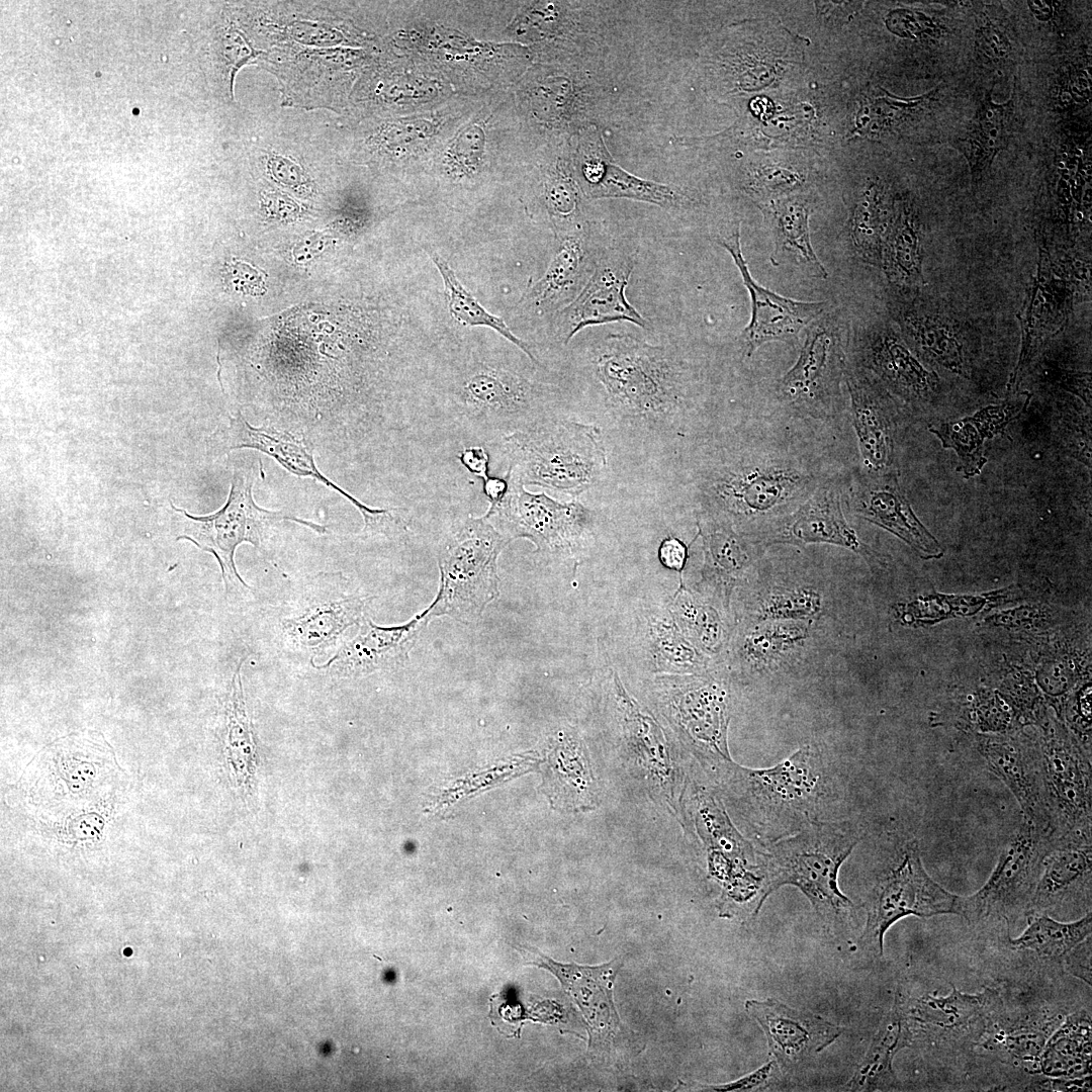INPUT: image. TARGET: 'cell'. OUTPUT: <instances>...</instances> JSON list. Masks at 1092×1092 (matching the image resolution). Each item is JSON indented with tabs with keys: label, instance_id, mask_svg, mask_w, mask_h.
I'll list each match as a JSON object with an SVG mask.
<instances>
[{
	"label": "cell",
	"instance_id": "obj_1",
	"mask_svg": "<svg viewBox=\"0 0 1092 1092\" xmlns=\"http://www.w3.org/2000/svg\"><path fill=\"white\" fill-rule=\"evenodd\" d=\"M125 771L103 734L74 732L42 747L14 786L18 800L39 818L80 814L111 799Z\"/></svg>",
	"mask_w": 1092,
	"mask_h": 1092
},
{
	"label": "cell",
	"instance_id": "obj_2",
	"mask_svg": "<svg viewBox=\"0 0 1092 1092\" xmlns=\"http://www.w3.org/2000/svg\"><path fill=\"white\" fill-rule=\"evenodd\" d=\"M859 840L858 830L849 821L814 820L793 834L769 841L760 853L765 899L791 885L807 897L823 921L843 922L853 904L838 887V873Z\"/></svg>",
	"mask_w": 1092,
	"mask_h": 1092
},
{
	"label": "cell",
	"instance_id": "obj_3",
	"mask_svg": "<svg viewBox=\"0 0 1092 1092\" xmlns=\"http://www.w3.org/2000/svg\"><path fill=\"white\" fill-rule=\"evenodd\" d=\"M536 382L499 364L472 362L456 375L441 422L466 439L498 442L553 417Z\"/></svg>",
	"mask_w": 1092,
	"mask_h": 1092
},
{
	"label": "cell",
	"instance_id": "obj_4",
	"mask_svg": "<svg viewBox=\"0 0 1092 1092\" xmlns=\"http://www.w3.org/2000/svg\"><path fill=\"white\" fill-rule=\"evenodd\" d=\"M719 775L742 815L769 841L793 834L815 820L822 790V760L811 745L770 767L748 768L731 761Z\"/></svg>",
	"mask_w": 1092,
	"mask_h": 1092
},
{
	"label": "cell",
	"instance_id": "obj_5",
	"mask_svg": "<svg viewBox=\"0 0 1092 1092\" xmlns=\"http://www.w3.org/2000/svg\"><path fill=\"white\" fill-rule=\"evenodd\" d=\"M594 372L620 418L662 422L684 403L681 374L670 353L631 335H608L597 349Z\"/></svg>",
	"mask_w": 1092,
	"mask_h": 1092
},
{
	"label": "cell",
	"instance_id": "obj_6",
	"mask_svg": "<svg viewBox=\"0 0 1092 1092\" xmlns=\"http://www.w3.org/2000/svg\"><path fill=\"white\" fill-rule=\"evenodd\" d=\"M498 443L511 476L573 497L595 484L607 465L600 430L570 420L551 418Z\"/></svg>",
	"mask_w": 1092,
	"mask_h": 1092
},
{
	"label": "cell",
	"instance_id": "obj_7",
	"mask_svg": "<svg viewBox=\"0 0 1092 1092\" xmlns=\"http://www.w3.org/2000/svg\"><path fill=\"white\" fill-rule=\"evenodd\" d=\"M510 542L483 516H469L452 532L438 555L440 586L427 608L431 621L448 616L476 622L499 596L497 558Z\"/></svg>",
	"mask_w": 1092,
	"mask_h": 1092
},
{
	"label": "cell",
	"instance_id": "obj_8",
	"mask_svg": "<svg viewBox=\"0 0 1092 1092\" xmlns=\"http://www.w3.org/2000/svg\"><path fill=\"white\" fill-rule=\"evenodd\" d=\"M254 482V467L235 468L225 504L209 515L193 516L171 504L182 523V531L176 539L188 540L214 556L225 592L240 585L250 588L235 563V553L241 544L249 543L263 555L266 554L265 546L272 527L283 521L298 523L317 534L327 531L324 525L259 507L253 497Z\"/></svg>",
	"mask_w": 1092,
	"mask_h": 1092
},
{
	"label": "cell",
	"instance_id": "obj_9",
	"mask_svg": "<svg viewBox=\"0 0 1092 1092\" xmlns=\"http://www.w3.org/2000/svg\"><path fill=\"white\" fill-rule=\"evenodd\" d=\"M813 477L785 462H734L720 465L702 481L709 514L730 525L784 517L815 489Z\"/></svg>",
	"mask_w": 1092,
	"mask_h": 1092
},
{
	"label": "cell",
	"instance_id": "obj_10",
	"mask_svg": "<svg viewBox=\"0 0 1092 1092\" xmlns=\"http://www.w3.org/2000/svg\"><path fill=\"white\" fill-rule=\"evenodd\" d=\"M661 714L704 764L718 772L732 761L727 743L729 692L724 680L707 671L663 674L654 681Z\"/></svg>",
	"mask_w": 1092,
	"mask_h": 1092
},
{
	"label": "cell",
	"instance_id": "obj_11",
	"mask_svg": "<svg viewBox=\"0 0 1092 1092\" xmlns=\"http://www.w3.org/2000/svg\"><path fill=\"white\" fill-rule=\"evenodd\" d=\"M961 896L936 883L924 869L917 841L902 848L898 860L877 880L864 902L867 921L860 944L882 956L888 929L907 916L959 915Z\"/></svg>",
	"mask_w": 1092,
	"mask_h": 1092
},
{
	"label": "cell",
	"instance_id": "obj_12",
	"mask_svg": "<svg viewBox=\"0 0 1092 1092\" xmlns=\"http://www.w3.org/2000/svg\"><path fill=\"white\" fill-rule=\"evenodd\" d=\"M1055 844L1049 833L1023 820L983 887L971 896L961 897L959 916L974 924L1003 920L1007 925L1028 918L1043 858Z\"/></svg>",
	"mask_w": 1092,
	"mask_h": 1092
},
{
	"label": "cell",
	"instance_id": "obj_13",
	"mask_svg": "<svg viewBox=\"0 0 1092 1092\" xmlns=\"http://www.w3.org/2000/svg\"><path fill=\"white\" fill-rule=\"evenodd\" d=\"M509 489L483 515L510 541L525 538L537 552L568 557L582 547L592 524V513L579 502L560 503L547 494L533 493L507 471Z\"/></svg>",
	"mask_w": 1092,
	"mask_h": 1092
},
{
	"label": "cell",
	"instance_id": "obj_14",
	"mask_svg": "<svg viewBox=\"0 0 1092 1092\" xmlns=\"http://www.w3.org/2000/svg\"><path fill=\"white\" fill-rule=\"evenodd\" d=\"M1038 738L1057 842L1091 840V752L1053 718Z\"/></svg>",
	"mask_w": 1092,
	"mask_h": 1092
},
{
	"label": "cell",
	"instance_id": "obj_15",
	"mask_svg": "<svg viewBox=\"0 0 1092 1092\" xmlns=\"http://www.w3.org/2000/svg\"><path fill=\"white\" fill-rule=\"evenodd\" d=\"M846 363L843 330L835 313L823 312L806 328V339L794 366L779 383L781 397L814 419L834 415Z\"/></svg>",
	"mask_w": 1092,
	"mask_h": 1092
},
{
	"label": "cell",
	"instance_id": "obj_16",
	"mask_svg": "<svg viewBox=\"0 0 1092 1092\" xmlns=\"http://www.w3.org/2000/svg\"><path fill=\"white\" fill-rule=\"evenodd\" d=\"M1001 1007L999 993L991 988L977 994L952 991L942 997L914 996L899 990L893 1009L899 1015L907 1046L959 1044L979 1040Z\"/></svg>",
	"mask_w": 1092,
	"mask_h": 1092
},
{
	"label": "cell",
	"instance_id": "obj_17",
	"mask_svg": "<svg viewBox=\"0 0 1092 1092\" xmlns=\"http://www.w3.org/2000/svg\"><path fill=\"white\" fill-rule=\"evenodd\" d=\"M1071 261L1056 259L1038 248L1036 273L1020 311L1022 344L1017 365L1008 383L1014 392L1043 345L1065 327L1080 281L1087 274L1072 272Z\"/></svg>",
	"mask_w": 1092,
	"mask_h": 1092
},
{
	"label": "cell",
	"instance_id": "obj_18",
	"mask_svg": "<svg viewBox=\"0 0 1092 1092\" xmlns=\"http://www.w3.org/2000/svg\"><path fill=\"white\" fill-rule=\"evenodd\" d=\"M612 696L630 761L654 800L672 811L674 816L682 815L681 772L661 727L627 693L616 672L612 679Z\"/></svg>",
	"mask_w": 1092,
	"mask_h": 1092
},
{
	"label": "cell",
	"instance_id": "obj_19",
	"mask_svg": "<svg viewBox=\"0 0 1092 1092\" xmlns=\"http://www.w3.org/2000/svg\"><path fill=\"white\" fill-rule=\"evenodd\" d=\"M524 950L531 956L528 964L551 972L581 1010L588 1026L590 1054L607 1055L630 1046L632 1035L622 1024L613 999L622 958L590 967L561 964L534 948L524 947Z\"/></svg>",
	"mask_w": 1092,
	"mask_h": 1092
},
{
	"label": "cell",
	"instance_id": "obj_20",
	"mask_svg": "<svg viewBox=\"0 0 1092 1092\" xmlns=\"http://www.w3.org/2000/svg\"><path fill=\"white\" fill-rule=\"evenodd\" d=\"M976 748L1015 797L1023 820L1055 839L1038 739L1011 732L977 733Z\"/></svg>",
	"mask_w": 1092,
	"mask_h": 1092
},
{
	"label": "cell",
	"instance_id": "obj_21",
	"mask_svg": "<svg viewBox=\"0 0 1092 1092\" xmlns=\"http://www.w3.org/2000/svg\"><path fill=\"white\" fill-rule=\"evenodd\" d=\"M719 243L731 255L750 296L751 317L740 336L747 357L765 343L796 339L803 329L824 312V301H800L785 297L752 278L743 257L739 226Z\"/></svg>",
	"mask_w": 1092,
	"mask_h": 1092
},
{
	"label": "cell",
	"instance_id": "obj_22",
	"mask_svg": "<svg viewBox=\"0 0 1092 1092\" xmlns=\"http://www.w3.org/2000/svg\"><path fill=\"white\" fill-rule=\"evenodd\" d=\"M224 448L254 449L276 460L292 474L310 477L346 497L361 514L364 534H375L384 530L391 521L389 508H372L348 493L330 480L317 468L311 445L305 439L274 427L251 425L241 414L230 419L224 432Z\"/></svg>",
	"mask_w": 1092,
	"mask_h": 1092
},
{
	"label": "cell",
	"instance_id": "obj_23",
	"mask_svg": "<svg viewBox=\"0 0 1092 1092\" xmlns=\"http://www.w3.org/2000/svg\"><path fill=\"white\" fill-rule=\"evenodd\" d=\"M745 1009L763 1029L770 1055L784 1072H794L833 1043L843 1028L825 1018L769 998L747 1000Z\"/></svg>",
	"mask_w": 1092,
	"mask_h": 1092
},
{
	"label": "cell",
	"instance_id": "obj_24",
	"mask_svg": "<svg viewBox=\"0 0 1092 1092\" xmlns=\"http://www.w3.org/2000/svg\"><path fill=\"white\" fill-rule=\"evenodd\" d=\"M633 268L634 261L630 256L605 257L598 263L583 288L562 311L564 344L579 331L593 326L628 322L648 328V321L630 304L625 294Z\"/></svg>",
	"mask_w": 1092,
	"mask_h": 1092
},
{
	"label": "cell",
	"instance_id": "obj_25",
	"mask_svg": "<svg viewBox=\"0 0 1092 1092\" xmlns=\"http://www.w3.org/2000/svg\"><path fill=\"white\" fill-rule=\"evenodd\" d=\"M297 610L281 619V634L296 653L314 657L337 644L346 630L364 620L369 597L337 592L311 589Z\"/></svg>",
	"mask_w": 1092,
	"mask_h": 1092
},
{
	"label": "cell",
	"instance_id": "obj_26",
	"mask_svg": "<svg viewBox=\"0 0 1092 1092\" xmlns=\"http://www.w3.org/2000/svg\"><path fill=\"white\" fill-rule=\"evenodd\" d=\"M430 621L427 609L396 626H379L365 617L353 639L344 642L325 664L313 667L338 677H358L401 667Z\"/></svg>",
	"mask_w": 1092,
	"mask_h": 1092
},
{
	"label": "cell",
	"instance_id": "obj_27",
	"mask_svg": "<svg viewBox=\"0 0 1092 1092\" xmlns=\"http://www.w3.org/2000/svg\"><path fill=\"white\" fill-rule=\"evenodd\" d=\"M852 511L908 544L921 558H939L943 549L914 514L895 470L868 473L855 479Z\"/></svg>",
	"mask_w": 1092,
	"mask_h": 1092
},
{
	"label": "cell",
	"instance_id": "obj_28",
	"mask_svg": "<svg viewBox=\"0 0 1092 1092\" xmlns=\"http://www.w3.org/2000/svg\"><path fill=\"white\" fill-rule=\"evenodd\" d=\"M542 791L554 809L584 812L596 809L601 789L586 745L569 727L550 734L544 744Z\"/></svg>",
	"mask_w": 1092,
	"mask_h": 1092
},
{
	"label": "cell",
	"instance_id": "obj_29",
	"mask_svg": "<svg viewBox=\"0 0 1092 1092\" xmlns=\"http://www.w3.org/2000/svg\"><path fill=\"white\" fill-rule=\"evenodd\" d=\"M767 541L797 546L824 543L862 556L871 555L843 515L840 489L835 482L816 486L793 512L776 521Z\"/></svg>",
	"mask_w": 1092,
	"mask_h": 1092
},
{
	"label": "cell",
	"instance_id": "obj_30",
	"mask_svg": "<svg viewBox=\"0 0 1092 1092\" xmlns=\"http://www.w3.org/2000/svg\"><path fill=\"white\" fill-rule=\"evenodd\" d=\"M858 357L894 394L910 403L931 399L938 378L889 328L873 330L859 339Z\"/></svg>",
	"mask_w": 1092,
	"mask_h": 1092
},
{
	"label": "cell",
	"instance_id": "obj_31",
	"mask_svg": "<svg viewBox=\"0 0 1092 1092\" xmlns=\"http://www.w3.org/2000/svg\"><path fill=\"white\" fill-rule=\"evenodd\" d=\"M844 379L850 396L852 426L868 472L894 470L895 425L885 390L857 370L846 368Z\"/></svg>",
	"mask_w": 1092,
	"mask_h": 1092
},
{
	"label": "cell",
	"instance_id": "obj_32",
	"mask_svg": "<svg viewBox=\"0 0 1092 1092\" xmlns=\"http://www.w3.org/2000/svg\"><path fill=\"white\" fill-rule=\"evenodd\" d=\"M1091 880V840L1056 844L1043 858L1029 916L1055 913L1063 907L1079 903L1081 907L1090 908Z\"/></svg>",
	"mask_w": 1092,
	"mask_h": 1092
},
{
	"label": "cell",
	"instance_id": "obj_33",
	"mask_svg": "<svg viewBox=\"0 0 1092 1092\" xmlns=\"http://www.w3.org/2000/svg\"><path fill=\"white\" fill-rule=\"evenodd\" d=\"M1029 399L1028 393L1009 397L999 404L985 406L973 416L932 427L930 432L936 435L943 448L957 453L958 469L966 477H972L980 474L987 463L985 442L1003 433L1024 412Z\"/></svg>",
	"mask_w": 1092,
	"mask_h": 1092
},
{
	"label": "cell",
	"instance_id": "obj_34",
	"mask_svg": "<svg viewBox=\"0 0 1092 1092\" xmlns=\"http://www.w3.org/2000/svg\"><path fill=\"white\" fill-rule=\"evenodd\" d=\"M600 136L589 145L581 166L582 180L592 198H628L661 207L680 206L686 196L673 186L644 180L613 164Z\"/></svg>",
	"mask_w": 1092,
	"mask_h": 1092
},
{
	"label": "cell",
	"instance_id": "obj_35",
	"mask_svg": "<svg viewBox=\"0 0 1092 1092\" xmlns=\"http://www.w3.org/2000/svg\"><path fill=\"white\" fill-rule=\"evenodd\" d=\"M762 211L774 236L772 265L789 266L810 277L826 279L827 271L811 244L808 202L799 197L779 199L764 205Z\"/></svg>",
	"mask_w": 1092,
	"mask_h": 1092
},
{
	"label": "cell",
	"instance_id": "obj_36",
	"mask_svg": "<svg viewBox=\"0 0 1092 1092\" xmlns=\"http://www.w3.org/2000/svg\"><path fill=\"white\" fill-rule=\"evenodd\" d=\"M895 318L917 356L966 376L967 357L961 334L947 318L898 302Z\"/></svg>",
	"mask_w": 1092,
	"mask_h": 1092
},
{
	"label": "cell",
	"instance_id": "obj_37",
	"mask_svg": "<svg viewBox=\"0 0 1092 1092\" xmlns=\"http://www.w3.org/2000/svg\"><path fill=\"white\" fill-rule=\"evenodd\" d=\"M698 529L703 538V578L728 597L751 567L753 551L729 523L712 518L698 521Z\"/></svg>",
	"mask_w": 1092,
	"mask_h": 1092
},
{
	"label": "cell",
	"instance_id": "obj_38",
	"mask_svg": "<svg viewBox=\"0 0 1092 1092\" xmlns=\"http://www.w3.org/2000/svg\"><path fill=\"white\" fill-rule=\"evenodd\" d=\"M1013 100L995 104L990 95L978 108L965 136L957 138L953 145L967 158L974 183L982 179L997 153L1007 147Z\"/></svg>",
	"mask_w": 1092,
	"mask_h": 1092
},
{
	"label": "cell",
	"instance_id": "obj_39",
	"mask_svg": "<svg viewBox=\"0 0 1092 1092\" xmlns=\"http://www.w3.org/2000/svg\"><path fill=\"white\" fill-rule=\"evenodd\" d=\"M644 646L652 667L671 674L700 673L709 657L679 630L672 615L652 614L644 626Z\"/></svg>",
	"mask_w": 1092,
	"mask_h": 1092
},
{
	"label": "cell",
	"instance_id": "obj_40",
	"mask_svg": "<svg viewBox=\"0 0 1092 1092\" xmlns=\"http://www.w3.org/2000/svg\"><path fill=\"white\" fill-rule=\"evenodd\" d=\"M811 621L753 622L740 636L737 656L753 670L779 663L810 637Z\"/></svg>",
	"mask_w": 1092,
	"mask_h": 1092
},
{
	"label": "cell",
	"instance_id": "obj_41",
	"mask_svg": "<svg viewBox=\"0 0 1092 1092\" xmlns=\"http://www.w3.org/2000/svg\"><path fill=\"white\" fill-rule=\"evenodd\" d=\"M881 266L888 280L901 289L923 283L920 228L908 206H902L885 234Z\"/></svg>",
	"mask_w": 1092,
	"mask_h": 1092
},
{
	"label": "cell",
	"instance_id": "obj_42",
	"mask_svg": "<svg viewBox=\"0 0 1092 1092\" xmlns=\"http://www.w3.org/2000/svg\"><path fill=\"white\" fill-rule=\"evenodd\" d=\"M1091 1020L1086 1012L1069 1016L1050 1037L1038 1061L1039 1071L1051 1078H1078L1091 1074Z\"/></svg>",
	"mask_w": 1092,
	"mask_h": 1092
},
{
	"label": "cell",
	"instance_id": "obj_43",
	"mask_svg": "<svg viewBox=\"0 0 1092 1092\" xmlns=\"http://www.w3.org/2000/svg\"><path fill=\"white\" fill-rule=\"evenodd\" d=\"M907 1046L901 1019L892 1008L845 1088L851 1091L890 1090L897 1086L894 1056Z\"/></svg>",
	"mask_w": 1092,
	"mask_h": 1092
},
{
	"label": "cell",
	"instance_id": "obj_44",
	"mask_svg": "<svg viewBox=\"0 0 1092 1092\" xmlns=\"http://www.w3.org/2000/svg\"><path fill=\"white\" fill-rule=\"evenodd\" d=\"M1091 931L1090 911L1069 922L1056 920L1048 914H1034L1028 917V925L1023 932L1015 938H1009V942L1016 949L1028 950L1039 959L1060 963L1087 939Z\"/></svg>",
	"mask_w": 1092,
	"mask_h": 1092
},
{
	"label": "cell",
	"instance_id": "obj_45",
	"mask_svg": "<svg viewBox=\"0 0 1092 1092\" xmlns=\"http://www.w3.org/2000/svg\"><path fill=\"white\" fill-rule=\"evenodd\" d=\"M586 262L580 236L566 237L547 270L528 290L527 300L539 309L549 308L578 287Z\"/></svg>",
	"mask_w": 1092,
	"mask_h": 1092
},
{
	"label": "cell",
	"instance_id": "obj_46",
	"mask_svg": "<svg viewBox=\"0 0 1092 1092\" xmlns=\"http://www.w3.org/2000/svg\"><path fill=\"white\" fill-rule=\"evenodd\" d=\"M427 254L431 257L443 280L447 306L451 316L457 323L466 327H486L495 331L521 350L531 362L539 364L531 347L518 338L502 317L490 313L482 306L460 282L445 259L436 252L429 250Z\"/></svg>",
	"mask_w": 1092,
	"mask_h": 1092
},
{
	"label": "cell",
	"instance_id": "obj_47",
	"mask_svg": "<svg viewBox=\"0 0 1092 1092\" xmlns=\"http://www.w3.org/2000/svg\"><path fill=\"white\" fill-rule=\"evenodd\" d=\"M670 613L681 633L706 655L721 651L726 640L724 623L711 605L686 590L680 583Z\"/></svg>",
	"mask_w": 1092,
	"mask_h": 1092
},
{
	"label": "cell",
	"instance_id": "obj_48",
	"mask_svg": "<svg viewBox=\"0 0 1092 1092\" xmlns=\"http://www.w3.org/2000/svg\"><path fill=\"white\" fill-rule=\"evenodd\" d=\"M824 609L823 596L809 586L777 585L761 594L752 621H811Z\"/></svg>",
	"mask_w": 1092,
	"mask_h": 1092
},
{
	"label": "cell",
	"instance_id": "obj_49",
	"mask_svg": "<svg viewBox=\"0 0 1092 1092\" xmlns=\"http://www.w3.org/2000/svg\"><path fill=\"white\" fill-rule=\"evenodd\" d=\"M1005 598L995 593L984 596H929L899 604L896 616L905 625L932 624L944 619L971 616Z\"/></svg>",
	"mask_w": 1092,
	"mask_h": 1092
},
{
	"label": "cell",
	"instance_id": "obj_50",
	"mask_svg": "<svg viewBox=\"0 0 1092 1092\" xmlns=\"http://www.w3.org/2000/svg\"><path fill=\"white\" fill-rule=\"evenodd\" d=\"M885 210L880 189L871 187L858 202L850 228L855 253L866 263L881 266L886 234Z\"/></svg>",
	"mask_w": 1092,
	"mask_h": 1092
},
{
	"label": "cell",
	"instance_id": "obj_51",
	"mask_svg": "<svg viewBox=\"0 0 1092 1092\" xmlns=\"http://www.w3.org/2000/svg\"><path fill=\"white\" fill-rule=\"evenodd\" d=\"M953 716L957 727L980 733H1005L1017 725L1010 706L1001 695L989 690H980L963 702Z\"/></svg>",
	"mask_w": 1092,
	"mask_h": 1092
},
{
	"label": "cell",
	"instance_id": "obj_52",
	"mask_svg": "<svg viewBox=\"0 0 1092 1092\" xmlns=\"http://www.w3.org/2000/svg\"><path fill=\"white\" fill-rule=\"evenodd\" d=\"M806 178L801 173L780 166L752 169L745 183L746 190L761 198L778 197L801 188Z\"/></svg>",
	"mask_w": 1092,
	"mask_h": 1092
},
{
	"label": "cell",
	"instance_id": "obj_53",
	"mask_svg": "<svg viewBox=\"0 0 1092 1092\" xmlns=\"http://www.w3.org/2000/svg\"><path fill=\"white\" fill-rule=\"evenodd\" d=\"M1063 716L1077 740L1091 752V687L1085 685L1063 707Z\"/></svg>",
	"mask_w": 1092,
	"mask_h": 1092
},
{
	"label": "cell",
	"instance_id": "obj_54",
	"mask_svg": "<svg viewBox=\"0 0 1092 1092\" xmlns=\"http://www.w3.org/2000/svg\"><path fill=\"white\" fill-rule=\"evenodd\" d=\"M775 1060L769 1061L754 1072L727 1084L721 1085H695L693 1088L702 1091H753L767 1087L775 1078L778 1069Z\"/></svg>",
	"mask_w": 1092,
	"mask_h": 1092
},
{
	"label": "cell",
	"instance_id": "obj_55",
	"mask_svg": "<svg viewBox=\"0 0 1092 1092\" xmlns=\"http://www.w3.org/2000/svg\"><path fill=\"white\" fill-rule=\"evenodd\" d=\"M547 198L554 213L567 216L573 213L578 204L576 186L567 178H555L547 185Z\"/></svg>",
	"mask_w": 1092,
	"mask_h": 1092
},
{
	"label": "cell",
	"instance_id": "obj_56",
	"mask_svg": "<svg viewBox=\"0 0 1092 1092\" xmlns=\"http://www.w3.org/2000/svg\"><path fill=\"white\" fill-rule=\"evenodd\" d=\"M1042 691L1050 697L1054 704L1062 699L1073 687L1071 673L1064 665L1052 662L1046 665L1037 676Z\"/></svg>",
	"mask_w": 1092,
	"mask_h": 1092
},
{
	"label": "cell",
	"instance_id": "obj_57",
	"mask_svg": "<svg viewBox=\"0 0 1092 1092\" xmlns=\"http://www.w3.org/2000/svg\"><path fill=\"white\" fill-rule=\"evenodd\" d=\"M993 622L1006 627H1041L1050 621L1046 611L1036 607H1024L1008 610L993 617Z\"/></svg>",
	"mask_w": 1092,
	"mask_h": 1092
},
{
	"label": "cell",
	"instance_id": "obj_58",
	"mask_svg": "<svg viewBox=\"0 0 1092 1092\" xmlns=\"http://www.w3.org/2000/svg\"><path fill=\"white\" fill-rule=\"evenodd\" d=\"M1054 380L1062 388L1078 395L1091 406V373L1073 370H1060Z\"/></svg>",
	"mask_w": 1092,
	"mask_h": 1092
},
{
	"label": "cell",
	"instance_id": "obj_59",
	"mask_svg": "<svg viewBox=\"0 0 1092 1092\" xmlns=\"http://www.w3.org/2000/svg\"><path fill=\"white\" fill-rule=\"evenodd\" d=\"M658 557L664 567L681 573L688 560V547L676 538H666L659 546Z\"/></svg>",
	"mask_w": 1092,
	"mask_h": 1092
},
{
	"label": "cell",
	"instance_id": "obj_60",
	"mask_svg": "<svg viewBox=\"0 0 1092 1092\" xmlns=\"http://www.w3.org/2000/svg\"><path fill=\"white\" fill-rule=\"evenodd\" d=\"M457 458L468 472L479 477L482 481L489 477V455L484 447H466L458 454Z\"/></svg>",
	"mask_w": 1092,
	"mask_h": 1092
},
{
	"label": "cell",
	"instance_id": "obj_61",
	"mask_svg": "<svg viewBox=\"0 0 1092 1092\" xmlns=\"http://www.w3.org/2000/svg\"><path fill=\"white\" fill-rule=\"evenodd\" d=\"M483 482V493L489 502V506L498 504L507 494L509 489V479L505 474L503 477L489 476Z\"/></svg>",
	"mask_w": 1092,
	"mask_h": 1092
},
{
	"label": "cell",
	"instance_id": "obj_62",
	"mask_svg": "<svg viewBox=\"0 0 1092 1092\" xmlns=\"http://www.w3.org/2000/svg\"><path fill=\"white\" fill-rule=\"evenodd\" d=\"M1051 1088L1055 1091H1079L1091 1089V1074L1078 1078L1054 1079Z\"/></svg>",
	"mask_w": 1092,
	"mask_h": 1092
}]
</instances>
